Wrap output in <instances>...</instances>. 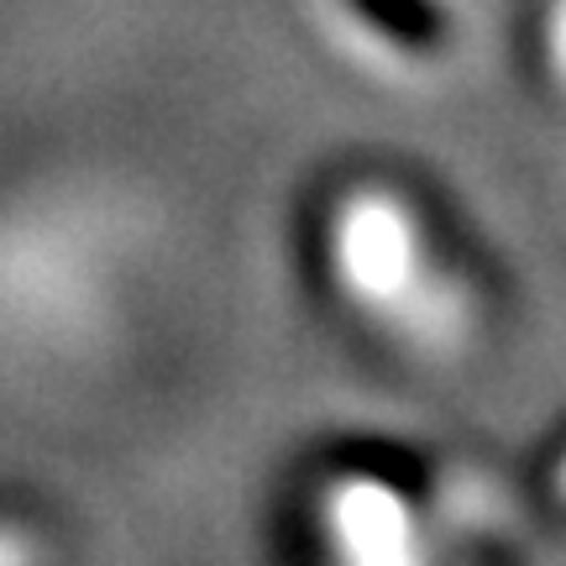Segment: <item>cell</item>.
Returning a JSON list of instances; mask_svg holds the SVG:
<instances>
[{
  "label": "cell",
  "mask_w": 566,
  "mask_h": 566,
  "mask_svg": "<svg viewBox=\"0 0 566 566\" xmlns=\"http://www.w3.org/2000/svg\"><path fill=\"white\" fill-rule=\"evenodd\" d=\"M336 300L415 363H451L478 331V283L430 205L394 184H352L325 216Z\"/></svg>",
  "instance_id": "cell-1"
},
{
  "label": "cell",
  "mask_w": 566,
  "mask_h": 566,
  "mask_svg": "<svg viewBox=\"0 0 566 566\" xmlns=\"http://www.w3.org/2000/svg\"><path fill=\"white\" fill-rule=\"evenodd\" d=\"M441 509L394 472L346 467L321 488L325 566H441Z\"/></svg>",
  "instance_id": "cell-2"
},
{
  "label": "cell",
  "mask_w": 566,
  "mask_h": 566,
  "mask_svg": "<svg viewBox=\"0 0 566 566\" xmlns=\"http://www.w3.org/2000/svg\"><path fill=\"white\" fill-rule=\"evenodd\" d=\"M388 42L409 53H436L446 42V11L436 0H352Z\"/></svg>",
  "instance_id": "cell-3"
},
{
  "label": "cell",
  "mask_w": 566,
  "mask_h": 566,
  "mask_svg": "<svg viewBox=\"0 0 566 566\" xmlns=\"http://www.w3.org/2000/svg\"><path fill=\"white\" fill-rule=\"evenodd\" d=\"M556 493L566 499V446H562V457H556Z\"/></svg>",
  "instance_id": "cell-4"
}]
</instances>
